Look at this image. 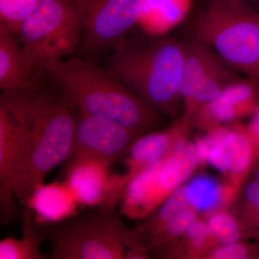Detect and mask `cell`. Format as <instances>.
Returning <instances> with one entry per match:
<instances>
[{
    "label": "cell",
    "mask_w": 259,
    "mask_h": 259,
    "mask_svg": "<svg viewBox=\"0 0 259 259\" xmlns=\"http://www.w3.org/2000/svg\"><path fill=\"white\" fill-rule=\"evenodd\" d=\"M142 133L76 110L74 142L65 171L79 163L108 165L127 152Z\"/></svg>",
    "instance_id": "cell-11"
},
{
    "label": "cell",
    "mask_w": 259,
    "mask_h": 259,
    "mask_svg": "<svg viewBox=\"0 0 259 259\" xmlns=\"http://www.w3.org/2000/svg\"><path fill=\"white\" fill-rule=\"evenodd\" d=\"M190 204L204 215L227 209L236 198L233 191L224 183L208 175L194 177L186 185Z\"/></svg>",
    "instance_id": "cell-16"
},
{
    "label": "cell",
    "mask_w": 259,
    "mask_h": 259,
    "mask_svg": "<svg viewBox=\"0 0 259 259\" xmlns=\"http://www.w3.org/2000/svg\"><path fill=\"white\" fill-rule=\"evenodd\" d=\"M190 124L181 117L168 129L151 131L138 138L125 153V173L108 178L107 197L115 202L121 200L130 182L145 168L163 158L177 139L190 132Z\"/></svg>",
    "instance_id": "cell-12"
},
{
    "label": "cell",
    "mask_w": 259,
    "mask_h": 259,
    "mask_svg": "<svg viewBox=\"0 0 259 259\" xmlns=\"http://www.w3.org/2000/svg\"><path fill=\"white\" fill-rule=\"evenodd\" d=\"M48 78L76 110L139 131H154L164 117L106 67L80 58L51 61L44 67Z\"/></svg>",
    "instance_id": "cell-2"
},
{
    "label": "cell",
    "mask_w": 259,
    "mask_h": 259,
    "mask_svg": "<svg viewBox=\"0 0 259 259\" xmlns=\"http://www.w3.org/2000/svg\"><path fill=\"white\" fill-rule=\"evenodd\" d=\"M13 32L0 24V88L14 91L40 82L42 71L37 67Z\"/></svg>",
    "instance_id": "cell-15"
},
{
    "label": "cell",
    "mask_w": 259,
    "mask_h": 259,
    "mask_svg": "<svg viewBox=\"0 0 259 259\" xmlns=\"http://www.w3.org/2000/svg\"><path fill=\"white\" fill-rule=\"evenodd\" d=\"M259 107V80L241 77L228 85L196 115L192 127L205 132L230 125Z\"/></svg>",
    "instance_id": "cell-13"
},
{
    "label": "cell",
    "mask_w": 259,
    "mask_h": 259,
    "mask_svg": "<svg viewBox=\"0 0 259 259\" xmlns=\"http://www.w3.org/2000/svg\"><path fill=\"white\" fill-rule=\"evenodd\" d=\"M257 258H259V255L257 256Z\"/></svg>",
    "instance_id": "cell-24"
},
{
    "label": "cell",
    "mask_w": 259,
    "mask_h": 259,
    "mask_svg": "<svg viewBox=\"0 0 259 259\" xmlns=\"http://www.w3.org/2000/svg\"><path fill=\"white\" fill-rule=\"evenodd\" d=\"M83 24L75 0H42L20 25L18 40L37 67L77 50Z\"/></svg>",
    "instance_id": "cell-6"
},
{
    "label": "cell",
    "mask_w": 259,
    "mask_h": 259,
    "mask_svg": "<svg viewBox=\"0 0 259 259\" xmlns=\"http://www.w3.org/2000/svg\"><path fill=\"white\" fill-rule=\"evenodd\" d=\"M247 127L259 147V107L253 114V117L249 123L247 124Z\"/></svg>",
    "instance_id": "cell-22"
},
{
    "label": "cell",
    "mask_w": 259,
    "mask_h": 259,
    "mask_svg": "<svg viewBox=\"0 0 259 259\" xmlns=\"http://www.w3.org/2000/svg\"><path fill=\"white\" fill-rule=\"evenodd\" d=\"M32 209L27 206L23 211V237L3 238L0 241V259H45L40 250L45 236L40 227L34 225Z\"/></svg>",
    "instance_id": "cell-17"
},
{
    "label": "cell",
    "mask_w": 259,
    "mask_h": 259,
    "mask_svg": "<svg viewBox=\"0 0 259 259\" xmlns=\"http://www.w3.org/2000/svg\"><path fill=\"white\" fill-rule=\"evenodd\" d=\"M251 173L252 175H253V180L259 182V160L257 162L256 164H255Z\"/></svg>",
    "instance_id": "cell-23"
},
{
    "label": "cell",
    "mask_w": 259,
    "mask_h": 259,
    "mask_svg": "<svg viewBox=\"0 0 259 259\" xmlns=\"http://www.w3.org/2000/svg\"><path fill=\"white\" fill-rule=\"evenodd\" d=\"M185 50L182 37L149 36L133 28L111 51L106 68L150 106L176 117Z\"/></svg>",
    "instance_id": "cell-1"
},
{
    "label": "cell",
    "mask_w": 259,
    "mask_h": 259,
    "mask_svg": "<svg viewBox=\"0 0 259 259\" xmlns=\"http://www.w3.org/2000/svg\"><path fill=\"white\" fill-rule=\"evenodd\" d=\"M243 76L259 80V13L245 0H200L180 30Z\"/></svg>",
    "instance_id": "cell-4"
},
{
    "label": "cell",
    "mask_w": 259,
    "mask_h": 259,
    "mask_svg": "<svg viewBox=\"0 0 259 259\" xmlns=\"http://www.w3.org/2000/svg\"><path fill=\"white\" fill-rule=\"evenodd\" d=\"M40 231L49 241L51 259H124L132 241L116 209L44 223Z\"/></svg>",
    "instance_id": "cell-5"
},
{
    "label": "cell",
    "mask_w": 259,
    "mask_h": 259,
    "mask_svg": "<svg viewBox=\"0 0 259 259\" xmlns=\"http://www.w3.org/2000/svg\"><path fill=\"white\" fill-rule=\"evenodd\" d=\"M204 220L217 246L240 241L245 235L251 236L240 218L235 217L227 209L211 213Z\"/></svg>",
    "instance_id": "cell-18"
},
{
    "label": "cell",
    "mask_w": 259,
    "mask_h": 259,
    "mask_svg": "<svg viewBox=\"0 0 259 259\" xmlns=\"http://www.w3.org/2000/svg\"><path fill=\"white\" fill-rule=\"evenodd\" d=\"M243 211L240 220L252 236L259 231V182L252 180L243 188Z\"/></svg>",
    "instance_id": "cell-20"
},
{
    "label": "cell",
    "mask_w": 259,
    "mask_h": 259,
    "mask_svg": "<svg viewBox=\"0 0 259 259\" xmlns=\"http://www.w3.org/2000/svg\"><path fill=\"white\" fill-rule=\"evenodd\" d=\"M221 144L228 166L225 183L238 194L258 161L259 147L247 125L238 122L224 126Z\"/></svg>",
    "instance_id": "cell-14"
},
{
    "label": "cell",
    "mask_w": 259,
    "mask_h": 259,
    "mask_svg": "<svg viewBox=\"0 0 259 259\" xmlns=\"http://www.w3.org/2000/svg\"><path fill=\"white\" fill-rule=\"evenodd\" d=\"M42 0H0V21L10 31L16 33L20 25Z\"/></svg>",
    "instance_id": "cell-19"
},
{
    "label": "cell",
    "mask_w": 259,
    "mask_h": 259,
    "mask_svg": "<svg viewBox=\"0 0 259 259\" xmlns=\"http://www.w3.org/2000/svg\"><path fill=\"white\" fill-rule=\"evenodd\" d=\"M75 2L83 24L78 49L90 59L115 49L141 18L146 0Z\"/></svg>",
    "instance_id": "cell-10"
},
{
    "label": "cell",
    "mask_w": 259,
    "mask_h": 259,
    "mask_svg": "<svg viewBox=\"0 0 259 259\" xmlns=\"http://www.w3.org/2000/svg\"><path fill=\"white\" fill-rule=\"evenodd\" d=\"M182 38L185 50L181 83L182 118L192 127L199 110L242 75L207 46L192 39Z\"/></svg>",
    "instance_id": "cell-9"
},
{
    "label": "cell",
    "mask_w": 259,
    "mask_h": 259,
    "mask_svg": "<svg viewBox=\"0 0 259 259\" xmlns=\"http://www.w3.org/2000/svg\"><path fill=\"white\" fill-rule=\"evenodd\" d=\"M35 87L3 91L0 96V216L2 224L18 213L13 181L29 127L28 103Z\"/></svg>",
    "instance_id": "cell-8"
},
{
    "label": "cell",
    "mask_w": 259,
    "mask_h": 259,
    "mask_svg": "<svg viewBox=\"0 0 259 259\" xmlns=\"http://www.w3.org/2000/svg\"><path fill=\"white\" fill-rule=\"evenodd\" d=\"M56 88L40 82L30 94L28 134L13 181L15 197L26 204L72 150L76 109Z\"/></svg>",
    "instance_id": "cell-3"
},
{
    "label": "cell",
    "mask_w": 259,
    "mask_h": 259,
    "mask_svg": "<svg viewBox=\"0 0 259 259\" xmlns=\"http://www.w3.org/2000/svg\"><path fill=\"white\" fill-rule=\"evenodd\" d=\"M259 250L251 244L236 242L231 244L219 245L211 250L206 258L211 259L257 258Z\"/></svg>",
    "instance_id": "cell-21"
},
{
    "label": "cell",
    "mask_w": 259,
    "mask_h": 259,
    "mask_svg": "<svg viewBox=\"0 0 259 259\" xmlns=\"http://www.w3.org/2000/svg\"><path fill=\"white\" fill-rule=\"evenodd\" d=\"M188 134H182L163 158L130 182L120 201L122 214L133 220L148 218L193 175L199 163Z\"/></svg>",
    "instance_id": "cell-7"
}]
</instances>
